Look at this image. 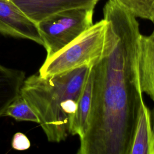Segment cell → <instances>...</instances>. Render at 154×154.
<instances>
[{
	"mask_svg": "<svg viewBox=\"0 0 154 154\" xmlns=\"http://www.w3.org/2000/svg\"><path fill=\"white\" fill-rule=\"evenodd\" d=\"M106 38L101 58L91 67L93 93L78 154H130L141 103L139 23L114 0L103 8Z\"/></svg>",
	"mask_w": 154,
	"mask_h": 154,
	"instance_id": "6da1fadb",
	"label": "cell"
},
{
	"mask_svg": "<svg viewBox=\"0 0 154 154\" xmlns=\"http://www.w3.org/2000/svg\"><path fill=\"white\" fill-rule=\"evenodd\" d=\"M91 66L48 77L37 73L25 79L20 94L37 116L49 141L60 143L69 134V122Z\"/></svg>",
	"mask_w": 154,
	"mask_h": 154,
	"instance_id": "7a4b0ae2",
	"label": "cell"
},
{
	"mask_svg": "<svg viewBox=\"0 0 154 154\" xmlns=\"http://www.w3.org/2000/svg\"><path fill=\"white\" fill-rule=\"evenodd\" d=\"M106 22L102 19L83 32L63 49L46 59L38 74L48 77L96 64L103 54Z\"/></svg>",
	"mask_w": 154,
	"mask_h": 154,
	"instance_id": "3957f363",
	"label": "cell"
},
{
	"mask_svg": "<svg viewBox=\"0 0 154 154\" xmlns=\"http://www.w3.org/2000/svg\"><path fill=\"white\" fill-rule=\"evenodd\" d=\"M94 8H75L55 13L37 27L48 59L93 25Z\"/></svg>",
	"mask_w": 154,
	"mask_h": 154,
	"instance_id": "277c9868",
	"label": "cell"
},
{
	"mask_svg": "<svg viewBox=\"0 0 154 154\" xmlns=\"http://www.w3.org/2000/svg\"><path fill=\"white\" fill-rule=\"evenodd\" d=\"M0 34L43 45L37 25L11 0H0Z\"/></svg>",
	"mask_w": 154,
	"mask_h": 154,
	"instance_id": "5b68a950",
	"label": "cell"
},
{
	"mask_svg": "<svg viewBox=\"0 0 154 154\" xmlns=\"http://www.w3.org/2000/svg\"><path fill=\"white\" fill-rule=\"evenodd\" d=\"M31 20L37 24L62 11L75 8H94L99 0H11Z\"/></svg>",
	"mask_w": 154,
	"mask_h": 154,
	"instance_id": "8992f818",
	"label": "cell"
},
{
	"mask_svg": "<svg viewBox=\"0 0 154 154\" xmlns=\"http://www.w3.org/2000/svg\"><path fill=\"white\" fill-rule=\"evenodd\" d=\"M138 63L142 91L154 101V29L140 37Z\"/></svg>",
	"mask_w": 154,
	"mask_h": 154,
	"instance_id": "52a82bcc",
	"label": "cell"
},
{
	"mask_svg": "<svg viewBox=\"0 0 154 154\" xmlns=\"http://www.w3.org/2000/svg\"><path fill=\"white\" fill-rule=\"evenodd\" d=\"M130 154H154L151 111L144 100L139 108Z\"/></svg>",
	"mask_w": 154,
	"mask_h": 154,
	"instance_id": "ba28073f",
	"label": "cell"
},
{
	"mask_svg": "<svg viewBox=\"0 0 154 154\" xmlns=\"http://www.w3.org/2000/svg\"><path fill=\"white\" fill-rule=\"evenodd\" d=\"M93 80L91 68L77 102V108L69 122V133L82 138L87 130L91 108Z\"/></svg>",
	"mask_w": 154,
	"mask_h": 154,
	"instance_id": "9c48e42d",
	"label": "cell"
},
{
	"mask_svg": "<svg viewBox=\"0 0 154 154\" xmlns=\"http://www.w3.org/2000/svg\"><path fill=\"white\" fill-rule=\"evenodd\" d=\"M25 79L24 72L0 64V117L10 104L19 95Z\"/></svg>",
	"mask_w": 154,
	"mask_h": 154,
	"instance_id": "30bf717a",
	"label": "cell"
},
{
	"mask_svg": "<svg viewBox=\"0 0 154 154\" xmlns=\"http://www.w3.org/2000/svg\"><path fill=\"white\" fill-rule=\"evenodd\" d=\"M3 116H9L17 121L39 123L37 116L27 101L20 94L7 107Z\"/></svg>",
	"mask_w": 154,
	"mask_h": 154,
	"instance_id": "8fae6325",
	"label": "cell"
},
{
	"mask_svg": "<svg viewBox=\"0 0 154 154\" xmlns=\"http://www.w3.org/2000/svg\"><path fill=\"white\" fill-rule=\"evenodd\" d=\"M135 17L154 23V0H114Z\"/></svg>",
	"mask_w": 154,
	"mask_h": 154,
	"instance_id": "7c38bea8",
	"label": "cell"
},
{
	"mask_svg": "<svg viewBox=\"0 0 154 154\" xmlns=\"http://www.w3.org/2000/svg\"><path fill=\"white\" fill-rule=\"evenodd\" d=\"M31 145L29 140L23 133H16L12 138V147L17 150H25L29 148Z\"/></svg>",
	"mask_w": 154,
	"mask_h": 154,
	"instance_id": "4fadbf2b",
	"label": "cell"
},
{
	"mask_svg": "<svg viewBox=\"0 0 154 154\" xmlns=\"http://www.w3.org/2000/svg\"><path fill=\"white\" fill-rule=\"evenodd\" d=\"M151 121H152V130L154 135V108L153 111L151 112Z\"/></svg>",
	"mask_w": 154,
	"mask_h": 154,
	"instance_id": "5bb4252c",
	"label": "cell"
}]
</instances>
